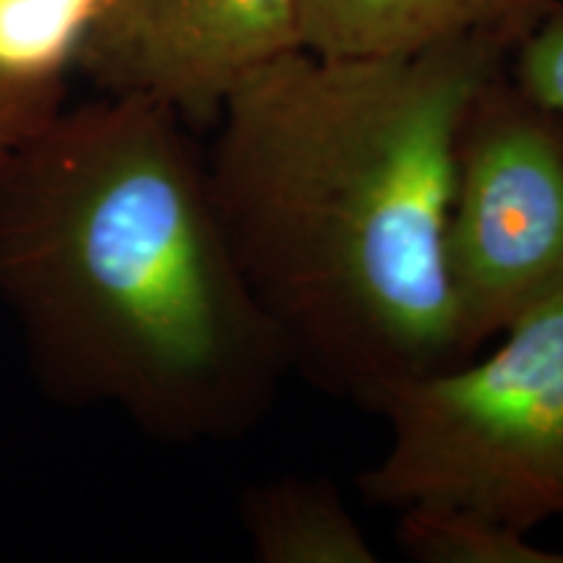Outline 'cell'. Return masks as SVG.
Listing matches in <instances>:
<instances>
[{
  "instance_id": "6da1fadb",
  "label": "cell",
  "mask_w": 563,
  "mask_h": 563,
  "mask_svg": "<svg viewBox=\"0 0 563 563\" xmlns=\"http://www.w3.org/2000/svg\"><path fill=\"white\" fill-rule=\"evenodd\" d=\"M511 47L282 55L217 112L207 183L232 256L319 389L363 407L470 361L446 274L456 133Z\"/></svg>"
},
{
  "instance_id": "7a4b0ae2",
  "label": "cell",
  "mask_w": 563,
  "mask_h": 563,
  "mask_svg": "<svg viewBox=\"0 0 563 563\" xmlns=\"http://www.w3.org/2000/svg\"><path fill=\"white\" fill-rule=\"evenodd\" d=\"M186 121L141 97L63 108L0 165V302L47 389L167 441L251 431L292 368Z\"/></svg>"
},
{
  "instance_id": "3957f363",
  "label": "cell",
  "mask_w": 563,
  "mask_h": 563,
  "mask_svg": "<svg viewBox=\"0 0 563 563\" xmlns=\"http://www.w3.org/2000/svg\"><path fill=\"white\" fill-rule=\"evenodd\" d=\"M382 460L357 477L371 504H443L530 532L563 517V287L514 321L483 361L384 386Z\"/></svg>"
},
{
  "instance_id": "277c9868",
  "label": "cell",
  "mask_w": 563,
  "mask_h": 563,
  "mask_svg": "<svg viewBox=\"0 0 563 563\" xmlns=\"http://www.w3.org/2000/svg\"><path fill=\"white\" fill-rule=\"evenodd\" d=\"M446 274L467 357L563 287V115L509 68L456 133Z\"/></svg>"
},
{
  "instance_id": "5b68a950",
  "label": "cell",
  "mask_w": 563,
  "mask_h": 563,
  "mask_svg": "<svg viewBox=\"0 0 563 563\" xmlns=\"http://www.w3.org/2000/svg\"><path fill=\"white\" fill-rule=\"evenodd\" d=\"M300 47L298 0H108L74 66L102 95L209 123L249 76Z\"/></svg>"
},
{
  "instance_id": "8992f818",
  "label": "cell",
  "mask_w": 563,
  "mask_h": 563,
  "mask_svg": "<svg viewBox=\"0 0 563 563\" xmlns=\"http://www.w3.org/2000/svg\"><path fill=\"white\" fill-rule=\"evenodd\" d=\"M555 0H298L300 45L334 58H402L464 40L511 51Z\"/></svg>"
},
{
  "instance_id": "52a82bcc",
  "label": "cell",
  "mask_w": 563,
  "mask_h": 563,
  "mask_svg": "<svg viewBox=\"0 0 563 563\" xmlns=\"http://www.w3.org/2000/svg\"><path fill=\"white\" fill-rule=\"evenodd\" d=\"M241 519L262 563H378L342 490L327 477H277L243 493Z\"/></svg>"
},
{
  "instance_id": "ba28073f",
  "label": "cell",
  "mask_w": 563,
  "mask_h": 563,
  "mask_svg": "<svg viewBox=\"0 0 563 563\" xmlns=\"http://www.w3.org/2000/svg\"><path fill=\"white\" fill-rule=\"evenodd\" d=\"M394 540L420 563H563V553L532 543L530 532L460 506H405Z\"/></svg>"
},
{
  "instance_id": "9c48e42d",
  "label": "cell",
  "mask_w": 563,
  "mask_h": 563,
  "mask_svg": "<svg viewBox=\"0 0 563 563\" xmlns=\"http://www.w3.org/2000/svg\"><path fill=\"white\" fill-rule=\"evenodd\" d=\"M97 0H0V70L63 79Z\"/></svg>"
},
{
  "instance_id": "30bf717a",
  "label": "cell",
  "mask_w": 563,
  "mask_h": 563,
  "mask_svg": "<svg viewBox=\"0 0 563 563\" xmlns=\"http://www.w3.org/2000/svg\"><path fill=\"white\" fill-rule=\"evenodd\" d=\"M506 68L527 95L563 115V0L517 42Z\"/></svg>"
},
{
  "instance_id": "8fae6325",
  "label": "cell",
  "mask_w": 563,
  "mask_h": 563,
  "mask_svg": "<svg viewBox=\"0 0 563 563\" xmlns=\"http://www.w3.org/2000/svg\"><path fill=\"white\" fill-rule=\"evenodd\" d=\"M63 79H26L0 70V165L30 144L63 104Z\"/></svg>"
},
{
  "instance_id": "7c38bea8",
  "label": "cell",
  "mask_w": 563,
  "mask_h": 563,
  "mask_svg": "<svg viewBox=\"0 0 563 563\" xmlns=\"http://www.w3.org/2000/svg\"><path fill=\"white\" fill-rule=\"evenodd\" d=\"M97 3H100V5H102V3H108V0H97ZM100 5H97V9H100Z\"/></svg>"
}]
</instances>
